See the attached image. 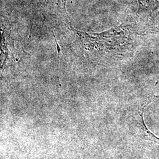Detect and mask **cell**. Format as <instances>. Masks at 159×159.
Masks as SVG:
<instances>
[{
    "instance_id": "obj_1",
    "label": "cell",
    "mask_w": 159,
    "mask_h": 159,
    "mask_svg": "<svg viewBox=\"0 0 159 159\" xmlns=\"http://www.w3.org/2000/svg\"><path fill=\"white\" fill-rule=\"evenodd\" d=\"M141 21L144 33L147 38L159 39V8L148 19Z\"/></svg>"
},
{
    "instance_id": "obj_3",
    "label": "cell",
    "mask_w": 159,
    "mask_h": 159,
    "mask_svg": "<svg viewBox=\"0 0 159 159\" xmlns=\"http://www.w3.org/2000/svg\"><path fill=\"white\" fill-rule=\"evenodd\" d=\"M67 0H39L44 7L54 11L59 12L63 14H66V6Z\"/></svg>"
},
{
    "instance_id": "obj_2",
    "label": "cell",
    "mask_w": 159,
    "mask_h": 159,
    "mask_svg": "<svg viewBox=\"0 0 159 159\" xmlns=\"http://www.w3.org/2000/svg\"><path fill=\"white\" fill-rule=\"evenodd\" d=\"M137 14L141 20H146L159 8V0H138Z\"/></svg>"
}]
</instances>
